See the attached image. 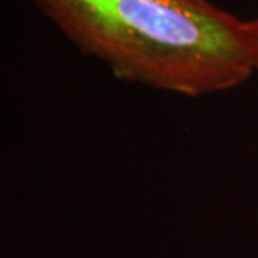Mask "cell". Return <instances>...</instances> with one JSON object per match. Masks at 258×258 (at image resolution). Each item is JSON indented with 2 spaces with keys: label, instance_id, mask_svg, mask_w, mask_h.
<instances>
[{
  "label": "cell",
  "instance_id": "1",
  "mask_svg": "<svg viewBox=\"0 0 258 258\" xmlns=\"http://www.w3.org/2000/svg\"><path fill=\"white\" fill-rule=\"evenodd\" d=\"M120 82L184 98L235 89L255 72L247 22L211 0H32Z\"/></svg>",
  "mask_w": 258,
  "mask_h": 258
},
{
  "label": "cell",
  "instance_id": "2",
  "mask_svg": "<svg viewBox=\"0 0 258 258\" xmlns=\"http://www.w3.org/2000/svg\"><path fill=\"white\" fill-rule=\"evenodd\" d=\"M249 37V47H251V55H252V62L255 72H258V18L254 20L247 22Z\"/></svg>",
  "mask_w": 258,
  "mask_h": 258
}]
</instances>
